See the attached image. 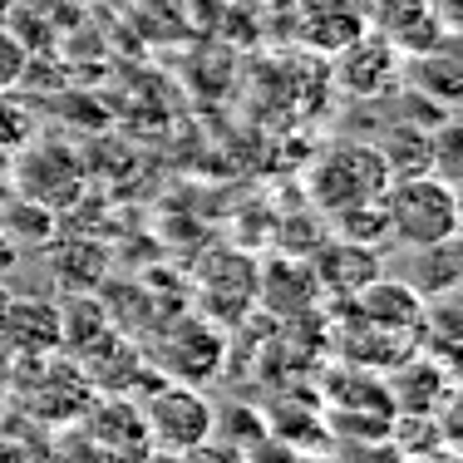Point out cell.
<instances>
[{
	"instance_id": "7c38bea8",
	"label": "cell",
	"mask_w": 463,
	"mask_h": 463,
	"mask_svg": "<svg viewBox=\"0 0 463 463\" xmlns=\"http://www.w3.org/2000/svg\"><path fill=\"white\" fill-rule=\"evenodd\" d=\"M326 404L340 414H374V419H394L390 390H384V374L365 370V365H345L326 374Z\"/></svg>"
},
{
	"instance_id": "ac0fdd59",
	"label": "cell",
	"mask_w": 463,
	"mask_h": 463,
	"mask_svg": "<svg viewBox=\"0 0 463 463\" xmlns=\"http://www.w3.org/2000/svg\"><path fill=\"white\" fill-rule=\"evenodd\" d=\"M345 463H414L394 439H360V444H345Z\"/></svg>"
},
{
	"instance_id": "52a82bcc",
	"label": "cell",
	"mask_w": 463,
	"mask_h": 463,
	"mask_svg": "<svg viewBox=\"0 0 463 463\" xmlns=\"http://www.w3.org/2000/svg\"><path fill=\"white\" fill-rule=\"evenodd\" d=\"M222 355H227V340L217 335L207 321H173L168 330H163L158 340V365L173 374V380L183 384H203L213 380L217 370H222Z\"/></svg>"
},
{
	"instance_id": "7a4b0ae2",
	"label": "cell",
	"mask_w": 463,
	"mask_h": 463,
	"mask_svg": "<svg viewBox=\"0 0 463 463\" xmlns=\"http://www.w3.org/2000/svg\"><path fill=\"white\" fill-rule=\"evenodd\" d=\"M143 429H148V449L173 458H187L217 434V410L197 384H153V394L138 404Z\"/></svg>"
},
{
	"instance_id": "d6986e66",
	"label": "cell",
	"mask_w": 463,
	"mask_h": 463,
	"mask_svg": "<svg viewBox=\"0 0 463 463\" xmlns=\"http://www.w3.org/2000/svg\"><path fill=\"white\" fill-rule=\"evenodd\" d=\"M286 463H330V458H321V454H291Z\"/></svg>"
},
{
	"instance_id": "277c9868",
	"label": "cell",
	"mask_w": 463,
	"mask_h": 463,
	"mask_svg": "<svg viewBox=\"0 0 463 463\" xmlns=\"http://www.w3.org/2000/svg\"><path fill=\"white\" fill-rule=\"evenodd\" d=\"M15 158V193L45 213H70L84 193V168L60 143H25L10 153Z\"/></svg>"
},
{
	"instance_id": "ba28073f",
	"label": "cell",
	"mask_w": 463,
	"mask_h": 463,
	"mask_svg": "<svg viewBox=\"0 0 463 463\" xmlns=\"http://www.w3.org/2000/svg\"><path fill=\"white\" fill-rule=\"evenodd\" d=\"M0 340H5L15 355H50V350L64 345V321L60 306L45 301V296H10L0 306Z\"/></svg>"
},
{
	"instance_id": "2e32d148",
	"label": "cell",
	"mask_w": 463,
	"mask_h": 463,
	"mask_svg": "<svg viewBox=\"0 0 463 463\" xmlns=\"http://www.w3.org/2000/svg\"><path fill=\"white\" fill-rule=\"evenodd\" d=\"M30 134H35V114H30L20 99H10V90L0 94V153H15V148H25Z\"/></svg>"
},
{
	"instance_id": "3957f363",
	"label": "cell",
	"mask_w": 463,
	"mask_h": 463,
	"mask_svg": "<svg viewBox=\"0 0 463 463\" xmlns=\"http://www.w3.org/2000/svg\"><path fill=\"white\" fill-rule=\"evenodd\" d=\"M390 163L374 143H340L330 148L311 173V197L326 217L345 213V207H365V203H380V193L390 187Z\"/></svg>"
},
{
	"instance_id": "5bb4252c",
	"label": "cell",
	"mask_w": 463,
	"mask_h": 463,
	"mask_svg": "<svg viewBox=\"0 0 463 463\" xmlns=\"http://www.w3.org/2000/svg\"><path fill=\"white\" fill-rule=\"evenodd\" d=\"M404 64H410V70H400V74H410L414 90H424L434 104H444V109L458 104V60H454V45L429 50V54H404Z\"/></svg>"
},
{
	"instance_id": "4fadbf2b",
	"label": "cell",
	"mask_w": 463,
	"mask_h": 463,
	"mask_svg": "<svg viewBox=\"0 0 463 463\" xmlns=\"http://www.w3.org/2000/svg\"><path fill=\"white\" fill-rule=\"evenodd\" d=\"M404 251H410V271H404V281H410L424 301L458 291V237L429 241V247H404Z\"/></svg>"
},
{
	"instance_id": "8fae6325",
	"label": "cell",
	"mask_w": 463,
	"mask_h": 463,
	"mask_svg": "<svg viewBox=\"0 0 463 463\" xmlns=\"http://www.w3.org/2000/svg\"><path fill=\"white\" fill-rule=\"evenodd\" d=\"M345 306L374 326L410 330V335H419V326H424V296H419L404 277H374L370 286H360Z\"/></svg>"
},
{
	"instance_id": "9c48e42d",
	"label": "cell",
	"mask_w": 463,
	"mask_h": 463,
	"mask_svg": "<svg viewBox=\"0 0 463 463\" xmlns=\"http://www.w3.org/2000/svg\"><path fill=\"white\" fill-rule=\"evenodd\" d=\"M335 350L345 355V365H365V370H394L400 360H410L419 350V335L410 330H390V326H374L365 316H355L345 306V321L335 326Z\"/></svg>"
},
{
	"instance_id": "e0dca14e",
	"label": "cell",
	"mask_w": 463,
	"mask_h": 463,
	"mask_svg": "<svg viewBox=\"0 0 463 463\" xmlns=\"http://www.w3.org/2000/svg\"><path fill=\"white\" fill-rule=\"evenodd\" d=\"M25 74H30V45L15 30H5V20H0V94L15 90Z\"/></svg>"
},
{
	"instance_id": "ffe728a7",
	"label": "cell",
	"mask_w": 463,
	"mask_h": 463,
	"mask_svg": "<svg viewBox=\"0 0 463 463\" xmlns=\"http://www.w3.org/2000/svg\"><path fill=\"white\" fill-rule=\"evenodd\" d=\"M10 10H15V0H0V20H5V15H10Z\"/></svg>"
},
{
	"instance_id": "30bf717a",
	"label": "cell",
	"mask_w": 463,
	"mask_h": 463,
	"mask_svg": "<svg viewBox=\"0 0 463 463\" xmlns=\"http://www.w3.org/2000/svg\"><path fill=\"white\" fill-rule=\"evenodd\" d=\"M311 277L321 291L350 301L360 286L380 277V247H365V241H350V237H326L311 251Z\"/></svg>"
},
{
	"instance_id": "6da1fadb",
	"label": "cell",
	"mask_w": 463,
	"mask_h": 463,
	"mask_svg": "<svg viewBox=\"0 0 463 463\" xmlns=\"http://www.w3.org/2000/svg\"><path fill=\"white\" fill-rule=\"evenodd\" d=\"M384 232L400 247H429V241L458 237V183L439 178L434 168L419 173H394L390 187L380 193Z\"/></svg>"
},
{
	"instance_id": "5b68a950",
	"label": "cell",
	"mask_w": 463,
	"mask_h": 463,
	"mask_svg": "<svg viewBox=\"0 0 463 463\" xmlns=\"http://www.w3.org/2000/svg\"><path fill=\"white\" fill-rule=\"evenodd\" d=\"M384 390H390V404L394 414H444L449 404L458 400V384H454V370L444 365V360H434L424 350V355L400 360L394 370H384Z\"/></svg>"
},
{
	"instance_id": "9a60e30c",
	"label": "cell",
	"mask_w": 463,
	"mask_h": 463,
	"mask_svg": "<svg viewBox=\"0 0 463 463\" xmlns=\"http://www.w3.org/2000/svg\"><path fill=\"white\" fill-rule=\"evenodd\" d=\"M424 10H434V0H360V20L374 25L380 35H400V30H410Z\"/></svg>"
},
{
	"instance_id": "8992f818",
	"label": "cell",
	"mask_w": 463,
	"mask_h": 463,
	"mask_svg": "<svg viewBox=\"0 0 463 463\" xmlns=\"http://www.w3.org/2000/svg\"><path fill=\"white\" fill-rule=\"evenodd\" d=\"M335 64H340V84H345V94L355 99H380L384 90H394L400 84V70H404V54L394 45L390 35H365L360 30L355 40H345V45L335 50Z\"/></svg>"
}]
</instances>
